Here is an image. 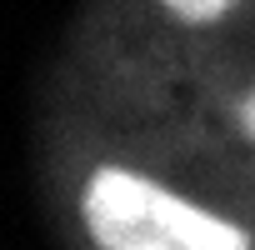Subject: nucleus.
Returning a JSON list of instances; mask_svg holds the SVG:
<instances>
[{"label":"nucleus","instance_id":"1","mask_svg":"<svg viewBox=\"0 0 255 250\" xmlns=\"http://www.w3.org/2000/svg\"><path fill=\"white\" fill-rule=\"evenodd\" d=\"M85 225L100 250H250V235L235 220H220L120 165L90 175Z\"/></svg>","mask_w":255,"mask_h":250},{"label":"nucleus","instance_id":"3","mask_svg":"<svg viewBox=\"0 0 255 250\" xmlns=\"http://www.w3.org/2000/svg\"><path fill=\"white\" fill-rule=\"evenodd\" d=\"M245 115H250V130H255V100H250V110H245Z\"/></svg>","mask_w":255,"mask_h":250},{"label":"nucleus","instance_id":"2","mask_svg":"<svg viewBox=\"0 0 255 250\" xmlns=\"http://www.w3.org/2000/svg\"><path fill=\"white\" fill-rule=\"evenodd\" d=\"M165 10H175L180 20H220L235 0H160Z\"/></svg>","mask_w":255,"mask_h":250}]
</instances>
